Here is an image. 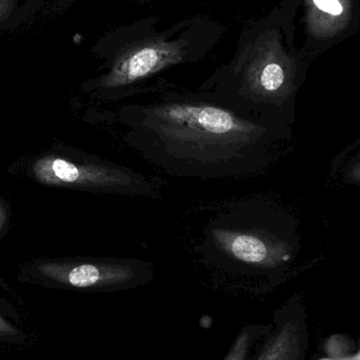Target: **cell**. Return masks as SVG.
<instances>
[{
	"instance_id": "2",
	"label": "cell",
	"mask_w": 360,
	"mask_h": 360,
	"mask_svg": "<svg viewBox=\"0 0 360 360\" xmlns=\"http://www.w3.org/2000/svg\"><path fill=\"white\" fill-rule=\"evenodd\" d=\"M252 205L217 214L207 224L203 256L211 266L239 277H250L289 259L285 247L255 222Z\"/></svg>"
},
{
	"instance_id": "9",
	"label": "cell",
	"mask_w": 360,
	"mask_h": 360,
	"mask_svg": "<svg viewBox=\"0 0 360 360\" xmlns=\"http://www.w3.org/2000/svg\"><path fill=\"white\" fill-rule=\"evenodd\" d=\"M44 0H0V33L17 29L33 15Z\"/></svg>"
},
{
	"instance_id": "1",
	"label": "cell",
	"mask_w": 360,
	"mask_h": 360,
	"mask_svg": "<svg viewBox=\"0 0 360 360\" xmlns=\"http://www.w3.org/2000/svg\"><path fill=\"white\" fill-rule=\"evenodd\" d=\"M109 124L143 160L179 179L250 176L262 167L270 122L248 115L216 95H162L109 110Z\"/></svg>"
},
{
	"instance_id": "6",
	"label": "cell",
	"mask_w": 360,
	"mask_h": 360,
	"mask_svg": "<svg viewBox=\"0 0 360 360\" xmlns=\"http://www.w3.org/2000/svg\"><path fill=\"white\" fill-rule=\"evenodd\" d=\"M44 271L61 285L103 293L145 287L155 276L154 264L137 258H88L46 264Z\"/></svg>"
},
{
	"instance_id": "4",
	"label": "cell",
	"mask_w": 360,
	"mask_h": 360,
	"mask_svg": "<svg viewBox=\"0 0 360 360\" xmlns=\"http://www.w3.org/2000/svg\"><path fill=\"white\" fill-rule=\"evenodd\" d=\"M36 176L46 184L122 197H154L153 179L128 167L96 158L80 160L49 156L36 164Z\"/></svg>"
},
{
	"instance_id": "10",
	"label": "cell",
	"mask_w": 360,
	"mask_h": 360,
	"mask_svg": "<svg viewBox=\"0 0 360 360\" xmlns=\"http://www.w3.org/2000/svg\"><path fill=\"white\" fill-rule=\"evenodd\" d=\"M269 329L262 326L245 325L231 345L221 360H251L256 345L269 333Z\"/></svg>"
},
{
	"instance_id": "3",
	"label": "cell",
	"mask_w": 360,
	"mask_h": 360,
	"mask_svg": "<svg viewBox=\"0 0 360 360\" xmlns=\"http://www.w3.org/2000/svg\"><path fill=\"white\" fill-rule=\"evenodd\" d=\"M295 73V60L283 48L279 34L270 31L237 60L232 89L214 95L243 113L270 122V107L289 96Z\"/></svg>"
},
{
	"instance_id": "8",
	"label": "cell",
	"mask_w": 360,
	"mask_h": 360,
	"mask_svg": "<svg viewBox=\"0 0 360 360\" xmlns=\"http://www.w3.org/2000/svg\"><path fill=\"white\" fill-rule=\"evenodd\" d=\"M300 333L297 323L290 319H276V327L269 332L266 340L255 349L251 360H298Z\"/></svg>"
},
{
	"instance_id": "5",
	"label": "cell",
	"mask_w": 360,
	"mask_h": 360,
	"mask_svg": "<svg viewBox=\"0 0 360 360\" xmlns=\"http://www.w3.org/2000/svg\"><path fill=\"white\" fill-rule=\"evenodd\" d=\"M184 40L149 38L135 42L118 53L105 75L93 80L91 90L103 101L130 96L131 90L143 80L186 60Z\"/></svg>"
},
{
	"instance_id": "11",
	"label": "cell",
	"mask_w": 360,
	"mask_h": 360,
	"mask_svg": "<svg viewBox=\"0 0 360 360\" xmlns=\"http://www.w3.org/2000/svg\"><path fill=\"white\" fill-rule=\"evenodd\" d=\"M18 334L16 328L11 325L4 317L0 315V335L15 336Z\"/></svg>"
},
{
	"instance_id": "7",
	"label": "cell",
	"mask_w": 360,
	"mask_h": 360,
	"mask_svg": "<svg viewBox=\"0 0 360 360\" xmlns=\"http://www.w3.org/2000/svg\"><path fill=\"white\" fill-rule=\"evenodd\" d=\"M306 29L315 48H326L346 38L359 23L357 0H304Z\"/></svg>"
}]
</instances>
